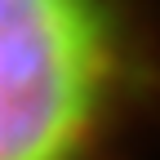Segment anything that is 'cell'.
Returning <instances> with one entry per match:
<instances>
[{"label": "cell", "mask_w": 160, "mask_h": 160, "mask_svg": "<svg viewBox=\"0 0 160 160\" xmlns=\"http://www.w3.org/2000/svg\"><path fill=\"white\" fill-rule=\"evenodd\" d=\"M120 85L111 0H0V160H89Z\"/></svg>", "instance_id": "6da1fadb"}]
</instances>
